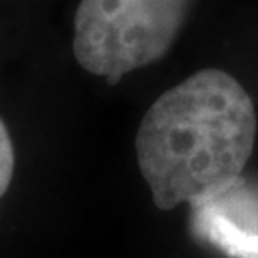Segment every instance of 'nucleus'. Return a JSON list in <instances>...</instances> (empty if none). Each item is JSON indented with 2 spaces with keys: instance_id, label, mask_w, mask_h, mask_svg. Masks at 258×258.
Here are the masks:
<instances>
[{
  "instance_id": "f257e3e1",
  "label": "nucleus",
  "mask_w": 258,
  "mask_h": 258,
  "mask_svg": "<svg viewBox=\"0 0 258 258\" xmlns=\"http://www.w3.org/2000/svg\"><path fill=\"white\" fill-rule=\"evenodd\" d=\"M256 142V110L243 84L200 69L159 95L136 134V159L161 211L200 207L241 185Z\"/></svg>"
},
{
  "instance_id": "f03ea898",
  "label": "nucleus",
  "mask_w": 258,
  "mask_h": 258,
  "mask_svg": "<svg viewBox=\"0 0 258 258\" xmlns=\"http://www.w3.org/2000/svg\"><path fill=\"white\" fill-rule=\"evenodd\" d=\"M194 0H80L74 56L84 71L114 84L157 62L172 47Z\"/></svg>"
},
{
  "instance_id": "7ed1b4c3",
  "label": "nucleus",
  "mask_w": 258,
  "mask_h": 258,
  "mask_svg": "<svg viewBox=\"0 0 258 258\" xmlns=\"http://www.w3.org/2000/svg\"><path fill=\"white\" fill-rule=\"evenodd\" d=\"M194 228L230 258H258V196L243 181L211 203L194 207Z\"/></svg>"
},
{
  "instance_id": "20e7f679",
  "label": "nucleus",
  "mask_w": 258,
  "mask_h": 258,
  "mask_svg": "<svg viewBox=\"0 0 258 258\" xmlns=\"http://www.w3.org/2000/svg\"><path fill=\"white\" fill-rule=\"evenodd\" d=\"M15 170V151L11 142V134L7 129L5 120L0 118V198L7 194Z\"/></svg>"
}]
</instances>
